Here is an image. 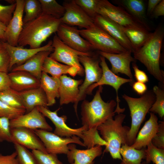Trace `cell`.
Returning <instances> with one entry per match:
<instances>
[{
	"mask_svg": "<svg viewBox=\"0 0 164 164\" xmlns=\"http://www.w3.org/2000/svg\"><path fill=\"white\" fill-rule=\"evenodd\" d=\"M57 35L66 45L79 52L90 53L94 50L92 46L80 35L75 27L61 23L56 32Z\"/></svg>",
	"mask_w": 164,
	"mask_h": 164,
	"instance_id": "13",
	"label": "cell"
},
{
	"mask_svg": "<svg viewBox=\"0 0 164 164\" xmlns=\"http://www.w3.org/2000/svg\"><path fill=\"white\" fill-rule=\"evenodd\" d=\"M132 85L134 90L139 95H142L147 91V87L144 83L137 81Z\"/></svg>",
	"mask_w": 164,
	"mask_h": 164,
	"instance_id": "48",
	"label": "cell"
},
{
	"mask_svg": "<svg viewBox=\"0 0 164 164\" xmlns=\"http://www.w3.org/2000/svg\"><path fill=\"white\" fill-rule=\"evenodd\" d=\"M40 139L45 148L47 153L55 155L67 154L69 144L76 143L85 146L80 138L75 135L70 137H62L50 131L42 130H33Z\"/></svg>",
	"mask_w": 164,
	"mask_h": 164,
	"instance_id": "9",
	"label": "cell"
},
{
	"mask_svg": "<svg viewBox=\"0 0 164 164\" xmlns=\"http://www.w3.org/2000/svg\"><path fill=\"white\" fill-rule=\"evenodd\" d=\"M0 100L12 107L25 109L20 93L10 87L0 91Z\"/></svg>",
	"mask_w": 164,
	"mask_h": 164,
	"instance_id": "32",
	"label": "cell"
},
{
	"mask_svg": "<svg viewBox=\"0 0 164 164\" xmlns=\"http://www.w3.org/2000/svg\"><path fill=\"white\" fill-rule=\"evenodd\" d=\"M143 164H146L145 163V162H143Z\"/></svg>",
	"mask_w": 164,
	"mask_h": 164,
	"instance_id": "53",
	"label": "cell"
},
{
	"mask_svg": "<svg viewBox=\"0 0 164 164\" xmlns=\"http://www.w3.org/2000/svg\"><path fill=\"white\" fill-rule=\"evenodd\" d=\"M145 149L146 164L151 162L155 164H164V149L154 145L151 142Z\"/></svg>",
	"mask_w": 164,
	"mask_h": 164,
	"instance_id": "35",
	"label": "cell"
},
{
	"mask_svg": "<svg viewBox=\"0 0 164 164\" xmlns=\"http://www.w3.org/2000/svg\"><path fill=\"white\" fill-rule=\"evenodd\" d=\"M98 54L107 59L110 63L111 71L115 74H124L134 81L130 69V63L136 62V60L128 50L119 53H114L97 51Z\"/></svg>",
	"mask_w": 164,
	"mask_h": 164,
	"instance_id": "17",
	"label": "cell"
},
{
	"mask_svg": "<svg viewBox=\"0 0 164 164\" xmlns=\"http://www.w3.org/2000/svg\"><path fill=\"white\" fill-rule=\"evenodd\" d=\"M40 82V87L43 90L47 97L48 106H53L56 103V98H59L60 78L50 76L42 72Z\"/></svg>",
	"mask_w": 164,
	"mask_h": 164,
	"instance_id": "29",
	"label": "cell"
},
{
	"mask_svg": "<svg viewBox=\"0 0 164 164\" xmlns=\"http://www.w3.org/2000/svg\"><path fill=\"white\" fill-rule=\"evenodd\" d=\"M164 15V0H161L156 6L151 16L155 19Z\"/></svg>",
	"mask_w": 164,
	"mask_h": 164,
	"instance_id": "49",
	"label": "cell"
},
{
	"mask_svg": "<svg viewBox=\"0 0 164 164\" xmlns=\"http://www.w3.org/2000/svg\"><path fill=\"white\" fill-rule=\"evenodd\" d=\"M6 27V25L0 21V39L4 42H5V35Z\"/></svg>",
	"mask_w": 164,
	"mask_h": 164,
	"instance_id": "51",
	"label": "cell"
},
{
	"mask_svg": "<svg viewBox=\"0 0 164 164\" xmlns=\"http://www.w3.org/2000/svg\"><path fill=\"white\" fill-rule=\"evenodd\" d=\"M25 14L23 18L24 25L37 18L42 12L39 0H26L24 6Z\"/></svg>",
	"mask_w": 164,
	"mask_h": 164,
	"instance_id": "34",
	"label": "cell"
},
{
	"mask_svg": "<svg viewBox=\"0 0 164 164\" xmlns=\"http://www.w3.org/2000/svg\"><path fill=\"white\" fill-rule=\"evenodd\" d=\"M68 146L69 150L66 155L70 164H94L95 159L102 153V146L99 145L85 150L77 149L73 143Z\"/></svg>",
	"mask_w": 164,
	"mask_h": 164,
	"instance_id": "20",
	"label": "cell"
},
{
	"mask_svg": "<svg viewBox=\"0 0 164 164\" xmlns=\"http://www.w3.org/2000/svg\"><path fill=\"white\" fill-rule=\"evenodd\" d=\"M52 41L53 50L49 56L58 62L77 68L83 76L84 70L79 62V57L81 55L90 56L93 53L81 52L70 48L64 44L56 35L54 36Z\"/></svg>",
	"mask_w": 164,
	"mask_h": 164,
	"instance_id": "10",
	"label": "cell"
},
{
	"mask_svg": "<svg viewBox=\"0 0 164 164\" xmlns=\"http://www.w3.org/2000/svg\"><path fill=\"white\" fill-rule=\"evenodd\" d=\"M135 77L138 81L145 83L149 81L148 77L144 71L139 69L136 62L132 63Z\"/></svg>",
	"mask_w": 164,
	"mask_h": 164,
	"instance_id": "45",
	"label": "cell"
},
{
	"mask_svg": "<svg viewBox=\"0 0 164 164\" xmlns=\"http://www.w3.org/2000/svg\"><path fill=\"white\" fill-rule=\"evenodd\" d=\"M10 128L22 127L32 130L42 129L51 132L52 127L47 122L44 115L37 107L27 114L10 121Z\"/></svg>",
	"mask_w": 164,
	"mask_h": 164,
	"instance_id": "15",
	"label": "cell"
},
{
	"mask_svg": "<svg viewBox=\"0 0 164 164\" xmlns=\"http://www.w3.org/2000/svg\"><path fill=\"white\" fill-rule=\"evenodd\" d=\"M10 87L21 92L40 87V80L29 72L23 71H12L8 73Z\"/></svg>",
	"mask_w": 164,
	"mask_h": 164,
	"instance_id": "24",
	"label": "cell"
},
{
	"mask_svg": "<svg viewBox=\"0 0 164 164\" xmlns=\"http://www.w3.org/2000/svg\"><path fill=\"white\" fill-rule=\"evenodd\" d=\"M74 1L88 16L93 19L97 14L96 10L98 0H74Z\"/></svg>",
	"mask_w": 164,
	"mask_h": 164,
	"instance_id": "40",
	"label": "cell"
},
{
	"mask_svg": "<svg viewBox=\"0 0 164 164\" xmlns=\"http://www.w3.org/2000/svg\"><path fill=\"white\" fill-rule=\"evenodd\" d=\"M123 98L128 105L131 118V126L127 138L126 144L131 145L134 142L140 126L155 100L152 90L147 91L139 98H134L125 94Z\"/></svg>",
	"mask_w": 164,
	"mask_h": 164,
	"instance_id": "5",
	"label": "cell"
},
{
	"mask_svg": "<svg viewBox=\"0 0 164 164\" xmlns=\"http://www.w3.org/2000/svg\"><path fill=\"white\" fill-rule=\"evenodd\" d=\"M52 52L50 51L39 52L23 64L14 67L12 71H25L40 80L42 73V67L44 60Z\"/></svg>",
	"mask_w": 164,
	"mask_h": 164,
	"instance_id": "26",
	"label": "cell"
},
{
	"mask_svg": "<svg viewBox=\"0 0 164 164\" xmlns=\"http://www.w3.org/2000/svg\"><path fill=\"white\" fill-rule=\"evenodd\" d=\"M164 36V28L160 25L145 44L133 53L134 58L142 63L149 73L163 84L164 72L160 69V60Z\"/></svg>",
	"mask_w": 164,
	"mask_h": 164,
	"instance_id": "2",
	"label": "cell"
},
{
	"mask_svg": "<svg viewBox=\"0 0 164 164\" xmlns=\"http://www.w3.org/2000/svg\"><path fill=\"white\" fill-rule=\"evenodd\" d=\"M37 107L44 116L49 118L54 125L55 128L53 133L55 134L62 137H70L75 135L81 138L83 141L85 140L87 130L86 127L82 126L77 128L69 127L66 123L67 116L65 115L58 116V112L59 108L52 111L46 107Z\"/></svg>",
	"mask_w": 164,
	"mask_h": 164,
	"instance_id": "11",
	"label": "cell"
},
{
	"mask_svg": "<svg viewBox=\"0 0 164 164\" xmlns=\"http://www.w3.org/2000/svg\"><path fill=\"white\" fill-rule=\"evenodd\" d=\"M12 142L16 143L32 150H38L47 153L40 139L32 130L24 128L11 129Z\"/></svg>",
	"mask_w": 164,
	"mask_h": 164,
	"instance_id": "19",
	"label": "cell"
},
{
	"mask_svg": "<svg viewBox=\"0 0 164 164\" xmlns=\"http://www.w3.org/2000/svg\"><path fill=\"white\" fill-rule=\"evenodd\" d=\"M126 115L122 113L118 114L98 126L102 139L107 143L104 153L109 152L112 158L121 161L120 150L123 145L126 144L127 136L130 128L123 126Z\"/></svg>",
	"mask_w": 164,
	"mask_h": 164,
	"instance_id": "4",
	"label": "cell"
},
{
	"mask_svg": "<svg viewBox=\"0 0 164 164\" xmlns=\"http://www.w3.org/2000/svg\"><path fill=\"white\" fill-rule=\"evenodd\" d=\"M32 152L38 164H63L56 155L49 154L38 150H32Z\"/></svg>",
	"mask_w": 164,
	"mask_h": 164,
	"instance_id": "38",
	"label": "cell"
},
{
	"mask_svg": "<svg viewBox=\"0 0 164 164\" xmlns=\"http://www.w3.org/2000/svg\"><path fill=\"white\" fill-rule=\"evenodd\" d=\"M79 32L97 51L119 53L127 50L95 23L87 28L79 30Z\"/></svg>",
	"mask_w": 164,
	"mask_h": 164,
	"instance_id": "6",
	"label": "cell"
},
{
	"mask_svg": "<svg viewBox=\"0 0 164 164\" xmlns=\"http://www.w3.org/2000/svg\"><path fill=\"white\" fill-rule=\"evenodd\" d=\"M10 121L7 118L0 117V142H12Z\"/></svg>",
	"mask_w": 164,
	"mask_h": 164,
	"instance_id": "41",
	"label": "cell"
},
{
	"mask_svg": "<svg viewBox=\"0 0 164 164\" xmlns=\"http://www.w3.org/2000/svg\"><path fill=\"white\" fill-rule=\"evenodd\" d=\"M42 8V13L60 19L64 15L65 10L64 7L55 0H39Z\"/></svg>",
	"mask_w": 164,
	"mask_h": 164,
	"instance_id": "33",
	"label": "cell"
},
{
	"mask_svg": "<svg viewBox=\"0 0 164 164\" xmlns=\"http://www.w3.org/2000/svg\"><path fill=\"white\" fill-rule=\"evenodd\" d=\"M152 91L155 95V100L149 111L156 113L161 118L164 116V91L160 87L155 86Z\"/></svg>",
	"mask_w": 164,
	"mask_h": 164,
	"instance_id": "36",
	"label": "cell"
},
{
	"mask_svg": "<svg viewBox=\"0 0 164 164\" xmlns=\"http://www.w3.org/2000/svg\"><path fill=\"white\" fill-rule=\"evenodd\" d=\"M94 20L96 24L122 46L133 53L134 50L130 41L118 24L107 18L98 14Z\"/></svg>",
	"mask_w": 164,
	"mask_h": 164,
	"instance_id": "21",
	"label": "cell"
},
{
	"mask_svg": "<svg viewBox=\"0 0 164 164\" xmlns=\"http://www.w3.org/2000/svg\"><path fill=\"white\" fill-rule=\"evenodd\" d=\"M52 41L50 40L46 45L35 49H26L22 46H14L6 42H2L3 46L6 48L10 56V70L15 64L21 65L38 52L44 51L53 52Z\"/></svg>",
	"mask_w": 164,
	"mask_h": 164,
	"instance_id": "18",
	"label": "cell"
},
{
	"mask_svg": "<svg viewBox=\"0 0 164 164\" xmlns=\"http://www.w3.org/2000/svg\"><path fill=\"white\" fill-rule=\"evenodd\" d=\"M25 3V0H16L15 10L11 19L6 26L5 35V42L13 46H18V39L23 28Z\"/></svg>",
	"mask_w": 164,
	"mask_h": 164,
	"instance_id": "16",
	"label": "cell"
},
{
	"mask_svg": "<svg viewBox=\"0 0 164 164\" xmlns=\"http://www.w3.org/2000/svg\"><path fill=\"white\" fill-rule=\"evenodd\" d=\"M60 104L61 105L70 103H75L79 92V87L83 82L82 80H77L63 75L59 78Z\"/></svg>",
	"mask_w": 164,
	"mask_h": 164,
	"instance_id": "22",
	"label": "cell"
},
{
	"mask_svg": "<svg viewBox=\"0 0 164 164\" xmlns=\"http://www.w3.org/2000/svg\"><path fill=\"white\" fill-rule=\"evenodd\" d=\"M10 58L7 50L3 46L0 50V72L8 73Z\"/></svg>",
	"mask_w": 164,
	"mask_h": 164,
	"instance_id": "44",
	"label": "cell"
},
{
	"mask_svg": "<svg viewBox=\"0 0 164 164\" xmlns=\"http://www.w3.org/2000/svg\"><path fill=\"white\" fill-rule=\"evenodd\" d=\"M100 65L102 70L101 77L97 82L92 84L89 87L87 91L86 94H91L94 89L100 86L106 85L111 86L115 89L116 94L117 105L114 112L118 114L122 113L124 111L125 108H121L120 107V101L118 96V91L121 86L123 84L129 83L132 85L134 81L118 76L109 69L104 57L100 56Z\"/></svg>",
	"mask_w": 164,
	"mask_h": 164,
	"instance_id": "12",
	"label": "cell"
},
{
	"mask_svg": "<svg viewBox=\"0 0 164 164\" xmlns=\"http://www.w3.org/2000/svg\"><path fill=\"white\" fill-rule=\"evenodd\" d=\"M16 5V2L7 5L0 4V21L5 25H7L11 19Z\"/></svg>",
	"mask_w": 164,
	"mask_h": 164,
	"instance_id": "42",
	"label": "cell"
},
{
	"mask_svg": "<svg viewBox=\"0 0 164 164\" xmlns=\"http://www.w3.org/2000/svg\"><path fill=\"white\" fill-rule=\"evenodd\" d=\"M152 143L158 148L164 149V122L159 124L157 132L152 139Z\"/></svg>",
	"mask_w": 164,
	"mask_h": 164,
	"instance_id": "43",
	"label": "cell"
},
{
	"mask_svg": "<svg viewBox=\"0 0 164 164\" xmlns=\"http://www.w3.org/2000/svg\"><path fill=\"white\" fill-rule=\"evenodd\" d=\"M26 112L25 109L12 107L0 100V117L7 118L11 120L24 114Z\"/></svg>",
	"mask_w": 164,
	"mask_h": 164,
	"instance_id": "39",
	"label": "cell"
},
{
	"mask_svg": "<svg viewBox=\"0 0 164 164\" xmlns=\"http://www.w3.org/2000/svg\"><path fill=\"white\" fill-rule=\"evenodd\" d=\"M19 92L25 109L28 112L38 106L47 107L46 96L40 87Z\"/></svg>",
	"mask_w": 164,
	"mask_h": 164,
	"instance_id": "28",
	"label": "cell"
},
{
	"mask_svg": "<svg viewBox=\"0 0 164 164\" xmlns=\"http://www.w3.org/2000/svg\"><path fill=\"white\" fill-rule=\"evenodd\" d=\"M10 81L8 73L0 72V91L10 87Z\"/></svg>",
	"mask_w": 164,
	"mask_h": 164,
	"instance_id": "47",
	"label": "cell"
},
{
	"mask_svg": "<svg viewBox=\"0 0 164 164\" xmlns=\"http://www.w3.org/2000/svg\"><path fill=\"white\" fill-rule=\"evenodd\" d=\"M118 25L130 41L134 52L145 44L150 37L152 33L148 31Z\"/></svg>",
	"mask_w": 164,
	"mask_h": 164,
	"instance_id": "30",
	"label": "cell"
},
{
	"mask_svg": "<svg viewBox=\"0 0 164 164\" xmlns=\"http://www.w3.org/2000/svg\"><path fill=\"white\" fill-rule=\"evenodd\" d=\"M137 149L126 144L121 147L120 153L122 158L120 164H143L145 158V149Z\"/></svg>",
	"mask_w": 164,
	"mask_h": 164,
	"instance_id": "31",
	"label": "cell"
},
{
	"mask_svg": "<svg viewBox=\"0 0 164 164\" xmlns=\"http://www.w3.org/2000/svg\"><path fill=\"white\" fill-rule=\"evenodd\" d=\"M14 144L19 164H38L32 152L23 146L16 143Z\"/></svg>",
	"mask_w": 164,
	"mask_h": 164,
	"instance_id": "37",
	"label": "cell"
},
{
	"mask_svg": "<svg viewBox=\"0 0 164 164\" xmlns=\"http://www.w3.org/2000/svg\"><path fill=\"white\" fill-rule=\"evenodd\" d=\"M103 89L102 86H99L91 101L84 100L82 103V124L88 130L97 129L98 126L114 115L116 102L113 100L107 102L104 101L101 96Z\"/></svg>",
	"mask_w": 164,
	"mask_h": 164,
	"instance_id": "3",
	"label": "cell"
},
{
	"mask_svg": "<svg viewBox=\"0 0 164 164\" xmlns=\"http://www.w3.org/2000/svg\"><path fill=\"white\" fill-rule=\"evenodd\" d=\"M42 70L50 74L52 77L58 78L67 74L72 77L77 75L82 76L80 70L77 68L60 63L49 56L45 59Z\"/></svg>",
	"mask_w": 164,
	"mask_h": 164,
	"instance_id": "27",
	"label": "cell"
},
{
	"mask_svg": "<svg viewBox=\"0 0 164 164\" xmlns=\"http://www.w3.org/2000/svg\"><path fill=\"white\" fill-rule=\"evenodd\" d=\"M3 47V45L2 44V41L0 39V50Z\"/></svg>",
	"mask_w": 164,
	"mask_h": 164,
	"instance_id": "52",
	"label": "cell"
},
{
	"mask_svg": "<svg viewBox=\"0 0 164 164\" xmlns=\"http://www.w3.org/2000/svg\"><path fill=\"white\" fill-rule=\"evenodd\" d=\"M17 155L15 151L6 155L0 153V164H19L17 159Z\"/></svg>",
	"mask_w": 164,
	"mask_h": 164,
	"instance_id": "46",
	"label": "cell"
},
{
	"mask_svg": "<svg viewBox=\"0 0 164 164\" xmlns=\"http://www.w3.org/2000/svg\"><path fill=\"white\" fill-rule=\"evenodd\" d=\"M79 60L80 63L84 67L85 78L84 81L79 86V94L77 100L73 105L74 111L77 116L79 102L84 100L87 89L92 84L97 82L100 79L102 74V68L100 66V55L97 53V54H92L90 56H80Z\"/></svg>",
	"mask_w": 164,
	"mask_h": 164,
	"instance_id": "7",
	"label": "cell"
},
{
	"mask_svg": "<svg viewBox=\"0 0 164 164\" xmlns=\"http://www.w3.org/2000/svg\"><path fill=\"white\" fill-rule=\"evenodd\" d=\"M96 11L98 14L119 26L150 32L122 8L114 5L107 0H98Z\"/></svg>",
	"mask_w": 164,
	"mask_h": 164,
	"instance_id": "8",
	"label": "cell"
},
{
	"mask_svg": "<svg viewBox=\"0 0 164 164\" xmlns=\"http://www.w3.org/2000/svg\"><path fill=\"white\" fill-rule=\"evenodd\" d=\"M114 2L131 15L135 19L145 26L149 31L146 9L142 0H116Z\"/></svg>",
	"mask_w": 164,
	"mask_h": 164,
	"instance_id": "25",
	"label": "cell"
},
{
	"mask_svg": "<svg viewBox=\"0 0 164 164\" xmlns=\"http://www.w3.org/2000/svg\"><path fill=\"white\" fill-rule=\"evenodd\" d=\"M161 0H149L146 11L147 15H151L156 6Z\"/></svg>",
	"mask_w": 164,
	"mask_h": 164,
	"instance_id": "50",
	"label": "cell"
},
{
	"mask_svg": "<svg viewBox=\"0 0 164 164\" xmlns=\"http://www.w3.org/2000/svg\"><path fill=\"white\" fill-rule=\"evenodd\" d=\"M61 23L60 19L42 12L37 18L24 25L18 46L29 45L31 49L40 47L51 35L56 32Z\"/></svg>",
	"mask_w": 164,
	"mask_h": 164,
	"instance_id": "1",
	"label": "cell"
},
{
	"mask_svg": "<svg viewBox=\"0 0 164 164\" xmlns=\"http://www.w3.org/2000/svg\"><path fill=\"white\" fill-rule=\"evenodd\" d=\"M63 5L65 12L60 19L61 23L71 26H78L84 29L94 24V19L88 16L74 0L65 1Z\"/></svg>",
	"mask_w": 164,
	"mask_h": 164,
	"instance_id": "14",
	"label": "cell"
},
{
	"mask_svg": "<svg viewBox=\"0 0 164 164\" xmlns=\"http://www.w3.org/2000/svg\"><path fill=\"white\" fill-rule=\"evenodd\" d=\"M149 119L138 133L134 143L131 146L136 149H145L152 141L158 128V118L154 113L151 112Z\"/></svg>",
	"mask_w": 164,
	"mask_h": 164,
	"instance_id": "23",
	"label": "cell"
}]
</instances>
